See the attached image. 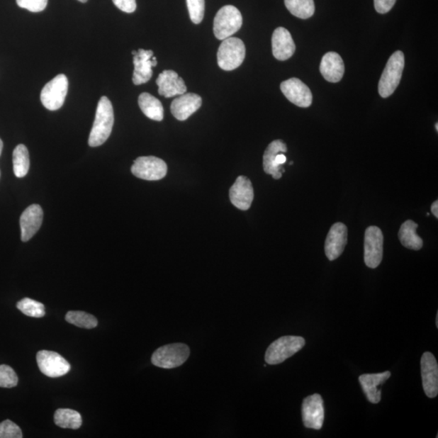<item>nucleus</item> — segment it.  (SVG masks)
I'll return each instance as SVG.
<instances>
[{"mask_svg": "<svg viewBox=\"0 0 438 438\" xmlns=\"http://www.w3.org/2000/svg\"><path fill=\"white\" fill-rule=\"evenodd\" d=\"M115 121L113 106L108 97H102L97 106L96 116L91 134L89 145L91 147H98L106 142L111 136Z\"/></svg>", "mask_w": 438, "mask_h": 438, "instance_id": "nucleus-1", "label": "nucleus"}, {"mask_svg": "<svg viewBox=\"0 0 438 438\" xmlns=\"http://www.w3.org/2000/svg\"><path fill=\"white\" fill-rule=\"evenodd\" d=\"M405 64L404 55L400 50L391 56L378 84V92L381 97L388 98L394 94L400 85Z\"/></svg>", "mask_w": 438, "mask_h": 438, "instance_id": "nucleus-2", "label": "nucleus"}, {"mask_svg": "<svg viewBox=\"0 0 438 438\" xmlns=\"http://www.w3.org/2000/svg\"><path fill=\"white\" fill-rule=\"evenodd\" d=\"M305 345V340L300 336H283L275 340L267 348L265 359L268 364L283 363L295 355Z\"/></svg>", "mask_w": 438, "mask_h": 438, "instance_id": "nucleus-3", "label": "nucleus"}, {"mask_svg": "<svg viewBox=\"0 0 438 438\" xmlns=\"http://www.w3.org/2000/svg\"><path fill=\"white\" fill-rule=\"evenodd\" d=\"M246 54L245 45L238 38L224 39L218 50V64L226 71L237 69L242 64Z\"/></svg>", "mask_w": 438, "mask_h": 438, "instance_id": "nucleus-4", "label": "nucleus"}, {"mask_svg": "<svg viewBox=\"0 0 438 438\" xmlns=\"http://www.w3.org/2000/svg\"><path fill=\"white\" fill-rule=\"evenodd\" d=\"M243 18L239 9L227 5L218 10L213 21V33L219 40L232 37L242 26Z\"/></svg>", "mask_w": 438, "mask_h": 438, "instance_id": "nucleus-5", "label": "nucleus"}, {"mask_svg": "<svg viewBox=\"0 0 438 438\" xmlns=\"http://www.w3.org/2000/svg\"><path fill=\"white\" fill-rule=\"evenodd\" d=\"M189 355L190 349L186 344H172L157 349L151 357V361L157 367L175 369L186 362Z\"/></svg>", "mask_w": 438, "mask_h": 438, "instance_id": "nucleus-6", "label": "nucleus"}, {"mask_svg": "<svg viewBox=\"0 0 438 438\" xmlns=\"http://www.w3.org/2000/svg\"><path fill=\"white\" fill-rule=\"evenodd\" d=\"M69 91V80L64 74L56 76L44 86L41 92V102L47 109L56 111L64 105Z\"/></svg>", "mask_w": 438, "mask_h": 438, "instance_id": "nucleus-7", "label": "nucleus"}, {"mask_svg": "<svg viewBox=\"0 0 438 438\" xmlns=\"http://www.w3.org/2000/svg\"><path fill=\"white\" fill-rule=\"evenodd\" d=\"M131 172L137 178L155 181L164 179L167 173L166 162L157 157H140L134 161Z\"/></svg>", "mask_w": 438, "mask_h": 438, "instance_id": "nucleus-8", "label": "nucleus"}, {"mask_svg": "<svg viewBox=\"0 0 438 438\" xmlns=\"http://www.w3.org/2000/svg\"><path fill=\"white\" fill-rule=\"evenodd\" d=\"M383 234L378 227H369L364 235V262L371 269L379 266L383 257Z\"/></svg>", "mask_w": 438, "mask_h": 438, "instance_id": "nucleus-9", "label": "nucleus"}, {"mask_svg": "<svg viewBox=\"0 0 438 438\" xmlns=\"http://www.w3.org/2000/svg\"><path fill=\"white\" fill-rule=\"evenodd\" d=\"M39 369L49 378L63 377L70 371V364L59 353L43 350L37 354Z\"/></svg>", "mask_w": 438, "mask_h": 438, "instance_id": "nucleus-10", "label": "nucleus"}, {"mask_svg": "<svg viewBox=\"0 0 438 438\" xmlns=\"http://www.w3.org/2000/svg\"><path fill=\"white\" fill-rule=\"evenodd\" d=\"M303 423L308 429L320 430L325 419V408L322 397L314 394L305 398L302 404Z\"/></svg>", "mask_w": 438, "mask_h": 438, "instance_id": "nucleus-11", "label": "nucleus"}, {"mask_svg": "<svg viewBox=\"0 0 438 438\" xmlns=\"http://www.w3.org/2000/svg\"><path fill=\"white\" fill-rule=\"evenodd\" d=\"M134 72L133 82L134 85L140 86L148 82L153 76L152 67L158 64L153 50L139 49L133 55Z\"/></svg>", "mask_w": 438, "mask_h": 438, "instance_id": "nucleus-12", "label": "nucleus"}, {"mask_svg": "<svg viewBox=\"0 0 438 438\" xmlns=\"http://www.w3.org/2000/svg\"><path fill=\"white\" fill-rule=\"evenodd\" d=\"M281 91L291 103L307 108L313 103V94L310 89L298 78H291L282 82L280 86Z\"/></svg>", "mask_w": 438, "mask_h": 438, "instance_id": "nucleus-13", "label": "nucleus"}, {"mask_svg": "<svg viewBox=\"0 0 438 438\" xmlns=\"http://www.w3.org/2000/svg\"><path fill=\"white\" fill-rule=\"evenodd\" d=\"M420 366L425 395L430 398H436L438 394V364L435 356L431 352H425L421 357Z\"/></svg>", "mask_w": 438, "mask_h": 438, "instance_id": "nucleus-14", "label": "nucleus"}, {"mask_svg": "<svg viewBox=\"0 0 438 438\" xmlns=\"http://www.w3.org/2000/svg\"><path fill=\"white\" fill-rule=\"evenodd\" d=\"M347 243V228L344 223H337L331 227L325 243V255L330 261L339 258Z\"/></svg>", "mask_w": 438, "mask_h": 438, "instance_id": "nucleus-15", "label": "nucleus"}, {"mask_svg": "<svg viewBox=\"0 0 438 438\" xmlns=\"http://www.w3.org/2000/svg\"><path fill=\"white\" fill-rule=\"evenodd\" d=\"M230 200L241 210H249L254 198V188L249 178L240 176L230 189Z\"/></svg>", "mask_w": 438, "mask_h": 438, "instance_id": "nucleus-16", "label": "nucleus"}, {"mask_svg": "<svg viewBox=\"0 0 438 438\" xmlns=\"http://www.w3.org/2000/svg\"><path fill=\"white\" fill-rule=\"evenodd\" d=\"M43 211L40 206L31 205L22 213L20 219L21 240L29 241L40 229L43 220Z\"/></svg>", "mask_w": 438, "mask_h": 438, "instance_id": "nucleus-17", "label": "nucleus"}, {"mask_svg": "<svg viewBox=\"0 0 438 438\" xmlns=\"http://www.w3.org/2000/svg\"><path fill=\"white\" fill-rule=\"evenodd\" d=\"M156 84L159 86V94L165 98H172L187 92V86L177 72L164 70L160 73Z\"/></svg>", "mask_w": 438, "mask_h": 438, "instance_id": "nucleus-18", "label": "nucleus"}, {"mask_svg": "<svg viewBox=\"0 0 438 438\" xmlns=\"http://www.w3.org/2000/svg\"><path fill=\"white\" fill-rule=\"evenodd\" d=\"M201 103L202 100L198 94L185 93L174 99L171 106L172 114L178 120H186L201 108Z\"/></svg>", "mask_w": 438, "mask_h": 438, "instance_id": "nucleus-19", "label": "nucleus"}, {"mask_svg": "<svg viewBox=\"0 0 438 438\" xmlns=\"http://www.w3.org/2000/svg\"><path fill=\"white\" fill-rule=\"evenodd\" d=\"M272 52L275 58L285 61L296 52V45L290 32L283 27L274 30L272 36Z\"/></svg>", "mask_w": 438, "mask_h": 438, "instance_id": "nucleus-20", "label": "nucleus"}, {"mask_svg": "<svg viewBox=\"0 0 438 438\" xmlns=\"http://www.w3.org/2000/svg\"><path fill=\"white\" fill-rule=\"evenodd\" d=\"M391 376L390 371L359 376V383H361L363 391L370 403L378 404L381 401V391L378 389V386L388 380Z\"/></svg>", "mask_w": 438, "mask_h": 438, "instance_id": "nucleus-21", "label": "nucleus"}, {"mask_svg": "<svg viewBox=\"0 0 438 438\" xmlns=\"http://www.w3.org/2000/svg\"><path fill=\"white\" fill-rule=\"evenodd\" d=\"M320 72L329 82L337 83L342 80L345 72L344 60L338 53L325 54L320 64Z\"/></svg>", "mask_w": 438, "mask_h": 438, "instance_id": "nucleus-22", "label": "nucleus"}, {"mask_svg": "<svg viewBox=\"0 0 438 438\" xmlns=\"http://www.w3.org/2000/svg\"><path fill=\"white\" fill-rule=\"evenodd\" d=\"M288 151L286 144L281 140H275L271 144L268 145L265 153L263 156V167L264 171L268 175H271L274 179H279L282 178L283 170L279 169V168L274 164L275 157L280 153H286Z\"/></svg>", "mask_w": 438, "mask_h": 438, "instance_id": "nucleus-23", "label": "nucleus"}, {"mask_svg": "<svg viewBox=\"0 0 438 438\" xmlns=\"http://www.w3.org/2000/svg\"><path fill=\"white\" fill-rule=\"evenodd\" d=\"M140 110L150 120L162 121L164 120V110L160 101L149 93H142L138 98Z\"/></svg>", "mask_w": 438, "mask_h": 438, "instance_id": "nucleus-24", "label": "nucleus"}, {"mask_svg": "<svg viewBox=\"0 0 438 438\" xmlns=\"http://www.w3.org/2000/svg\"><path fill=\"white\" fill-rule=\"evenodd\" d=\"M418 224L412 220H408L402 224L398 232L401 244L408 249L420 250L423 247V240L417 232Z\"/></svg>", "mask_w": 438, "mask_h": 438, "instance_id": "nucleus-25", "label": "nucleus"}, {"mask_svg": "<svg viewBox=\"0 0 438 438\" xmlns=\"http://www.w3.org/2000/svg\"><path fill=\"white\" fill-rule=\"evenodd\" d=\"M55 423L62 429H78L82 425V415L69 408H60L54 415Z\"/></svg>", "mask_w": 438, "mask_h": 438, "instance_id": "nucleus-26", "label": "nucleus"}, {"mask_svg": "<svg viewBox=\"0 0 438 438\" xmlns=\"http://www.w3.org/2000/svg\"><path fill=\"white\" fill-rule=\"evenodd\" d=\"M13 171L15 176L18 178L25 177L30 170V162L29 151L25 145H18L13 155Z\"/></svg>", "mask_w": 438, "mask_h": 438, "instance_id": "nucleus-27", "label": "nucleus"}, {"mask_svg": "<svg viewBox=\"0 0 438 438\" xmlns=\"http://www.w3.org/2000/svg\"><path fill=\"white\" fill-rule=\"evenodd\" d=\"M284 3L289 12L301 19L310 18L315 13L313 0H284Z\"/></svg>", "mask_w": 438, "mask_h": 438, "instance_id": "nucleus-28", "label": "nucleus"}, {"mask_svg": "<svg viewBox=\"0 0 438 438\" xmlns=\"http://www.w3.org/2000/svg\"><path fill=\"white\" fill-rule=\"evenodd\" d=\"M65 319L67 322L81 328L93 329L98 325L96 318L82 311H69L66 314Z\"/></svg>", "mask_w": 438, "mask_h": 438, "instance_id": "nucleus-29", "label": "nucleus"}, {"mask_svg": "<svg viewBox=\"0 0 438 438\" xmlns=\"http://www.w3.org/2000/svg\"><path fill=\"white\" fill-rule=\"evenodd\" d=\"M18 310L25 315L30 318H41L45 316L44 305L40 302L30 298H24L16 304Z\"/></svg>", "mask_w": 438, "mask_h": 438, "instance_id": "nucleus-30", "label": "nucleus"}, {"mask_svg": "<svg viewBox=\"0 0 438 438\" xmlns=\"http://www.w3.org/2000/svg\"><path fill=\"white\" fill-rule=\"evenodd\" d=\"M18 378L13 368L6 364L0 365V387L13 388L18 386Z\"/></svg>", "mask_w": 438, "mask_h": 438, "instance_id": "nucleus-31", "label": "nucleus"}, {"mask_svg": "<svg viewBox=\"0 0 438 438\" xmlns=\"http://www.w3.org/2000/svg\"><path fill=\"white\" fill-rule=\"evenodd\" d=\"M191 21L200 24L204 18L205 0H186Z\"/></svg>", "mask_w": 438, "mask_h": 438, "instance_id": "nucleus-32", "label": "nucleus"}, {"mask_svg": "<svg viewBox=\"0 0 438 438\" xmlns=\"http://www.w3.org/2000/svg\"><path fill=\"white\" fill-rule=\"evenodd\" d=\"M22 431L18 425L6 420L0 423V438H21Z\"/></svg>", "mask_w": 438, "mask_h": 438, "instance_id": "nucleus-33", "label": "nucleus"}, {"mask_svg": "<svg viewBox=\"0 0 438 438\" xmlns=\"http://www.w3.org/2000/svg\"><path fill=\"white\" fill-rule=\"evenodd\" d=\"M48 0H16V4L21 9L29 10L32 13L43 12L47 6Z\"/></svg>", "mask_w": 438, "mask_h": 438, "instance_id": "nucleus-34", "label": "nucleus"}, {"mask_svg": "<svg viewBox=\"0 0 438 438\" xmlns=\"http://www.w3.org/2000/svg\"><path fill=\"white\" fill-rule=\"evenodd\" d=\"M112 1L118 9L127 13H134L137 9L136 0H112Z\"/></svg>", "mask_w": 438, "mask_h": 438, "instance_id": "nucleus-35", "label": "nucleus"}, {"mask_svg": "<svg viewBox=\"0 0 438 438\" xmlns=\"http://www.w3.org/2000/svg\"><path fill=\"white\" fill-rule=\"evenodd\" d=\"M396 0H374V7L378 13L386 14L394 7Z\"/></svg>", "mask_w": 438, "mask_h": 438, "instance_id": "nucleus-36", "label": "nucleus"}, {"mask_svg": "<svg viewBox=\"0 0 438 438\" xmlns=\"http://www.w3.org/2000/svg\"><path fill=\"white\" fill-rule=\"evenodd\" d=\"M431 211L437 218H438V201H436L431 206Z\"/></svg>", "mask_w": 438, "mask_h": 438, "instance_id": "nucleus-37", "label": "nucleus"}, {"mask_svg": "<svg viewBox=\"0 0 438 438\" xmlns=\"http://www.w3.org/2000/svg\"><path fill=\"white\" fill-rule=\"evenodd\" d=\"M3 147H4V144H3L2 140L0 139V156H1Z\"/></svg>", "mask_w": 438, "mask_h": 438, "instance_id": "nucleus-38", "label": "nucleus"}, {"mask_svg": "<svg viewBox=\"0 0 438 438\" xmlns=\"http://www.w3.org/2000/svg\"><path fill=\"white\" fill-rule=\"evenodd\" d=\"M436 327L437 328L438 327V313H437V318H436Z\"/></svg>", "mask_w": 438, "mask_h": 438, "instance_id": "nucleus-39", "label": "nucleus"}, {"mask_svg": "<svg viewBox=\"0 0 438 438\" xmlns=\"http://www.w3.org/2000/svg\"><path fill=\"white\" fill-rule=\"evenodd\" d=\"M78 1H80L82 3H86L88 0H78Z\"/></svg>", "mask_w": 438, "mask_h": 438, "instance_id": "nucleus-40", "label": "nucleus"}, {"mask_svg": "<svg viewBox=\"0 0 438 438\" xmlns=\"http://www.w3.org/2000/svg\"><path fill=\"white\" fill-rule=\"evenodd\" d=\"M436 130L437 132L438 131V123H436Z\"/></svg>", "mask_w": 438, "mask_h": 438, "instance_id": "nucleus-41", "label": "nucleus"}]
</instances>
